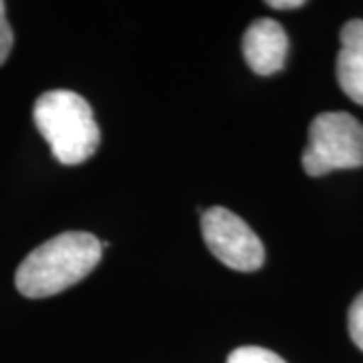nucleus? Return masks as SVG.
Returning <instances> with one entry per match:
<instances>
[{"label":"nucleus","instance_id":"1","mask_svg":"<svg viewBox=\"0 0 363 363\" xmlns=\"http://www.w3.org/2000/svg\"><path fill=\"white\" fill-rule=\"evenodd\" d=\"M104 245L89 233H63L37 247L14 277L21 295L45 298L77 285L101 260Z\"/></svg>","mask_w":363,"mask_h":363},{"label":"nucleus","instance_id":"2","mask_svg":"<svg viewBox=\"0 0 363 363\" xmlns=\"http://www.w3.org/2000/svg\"><path fill=\"white\" fill-rule=\"evenodd\" d=\"M35 123L63 166L87 162L101 142L91 105L73 91L43 93L35 104Z\"/></svg>","mask_w":363,"mask_h":363},{"label":"nucleus","instance_id":"3","mask_svg":"<svg viewBox=\"0 0 363 363\" xmlns=\"http://www.w3.org/2000/svg\"><path fill=\"white\" fill-rule=\"evenodd\" d=\"M305 172L319 178L333 169L363 166V125L345 111L317 116L309 128V142L303 152Z\"/></svg>","mask_w":363,"mask_h":363},{"label":"nucleus","instance_id":"4","mask_svg":"<svg viewBox=\"0 0 363 363\" xmlns=\"http://www.w3.org/2000/svg\"><path fill=\"white\" fill-rule=\"evenodd\" d=\"M204 242L210 252L233 271H259L264 247L255 230L234 212L222 206L208 208L200 218Z\"/></svg>","mask_w":363,"mask_h":363},{"label":"nucleus","instance_id":"5","mask_svg":"<svg viewBox=\"0 0 363 363\" xmlns=\"http://www.w3.org/2000/svg\"><path fill=\"white\" fill-rule=\"evenodd\" d=\"M247 65L257 75H272L285 67L289 39L283 26L272 18H259L248 26L242 37Z\"/></svg>","mask_w":363,"mask_h":363},{"label":"nucleus","instance_id":"6","mask_svg":"<svg viewBox=\"0 0 363 363\" xmlns=\"http://www.w3.org/2000/svg\"><path fill=\"white\" fill-rule=\"evenodd\" d=\"M335 69L343 93L351 101L363 105V21L359 18L341 28V51Z\"/></svg>","mask_w":363,"mask_h":363},{"label":"nucleus","instance_id":"7","mask_svg":"<svg viewBox=\"0 0 363 363\" xmlns=\"http://www.w3.org/2000/svg\"><path fill=\"white\" fill-rule=\"evenodd\" d=\"M226 363H286L283 357H279L274 351L257 347V345H245L238 347L228 355Z\"/></svg>","mask_w":363,"mask_h":363},{"label":"nucleus","instance_id":"8","mask_svg":"<svg viewBox=\"0 0 363 363\" xmlns=\"http://www.w3.org/2000/svg\"><path fill=\"white\" fill-rule=\"evenodd\" d=\"M347 327H350L351 341L363 351V293H359L355 301L351 303Z\"/></svg>","mask_w":363,"mask_h":363},{"label":"nucleus","instance_id":"9","mask_svg":"<svg viewBox=\"0 0 363 363\" xmlns=\"http://www.w3.org/2000/svg\"><path fill=\"white\" fill-rule=\"evenodd\" d=\"M13 28L6 21V4L0 0V65L9 59L13 49Z\"/></svg>","mask_w":363,"mask_h":363},{"label":"nucleus","instance_id":"10","mask_svg":"<svg viewBox=\"0 0 363 363\" xmlns=\"http://www.w3.org/2000/svg\"><path fill=\"white\" fill-rule=\"evenodd\" d=\"M267 4H269L271 9L283 11V9H301L305 2H303V0H269Z\"/></svg>","mask_w":363,"mask_h":363}]
</instances>
